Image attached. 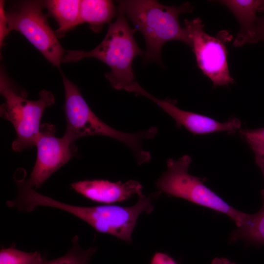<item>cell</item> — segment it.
Returning a JSON list of instances; mask_svg holds the SVG:
<instances>
[{"label":"cell","mask_w":264,"mask_h":264,"mask_svg":"<svg viewBox=\"0 0 264 264\" xmlns=\"http://www.w3.org/2000/svg\"><path fill=\"white\" fill-rule=\"evenodd\" d=\"M150 264H178L177 263L167 254L157 252L151 258Z\"/></svg>","instance_id":"20"},{"label":"cell","mask_w":264,"mask_h":264,"mask_svg":"<svg viewBox=\"0 0 264 264\" xmlns=\"http://www.w3.org/2000/svg\"><path fill=\"white\" fill-rule=\"evenodd\" d=\"M55 127L49 123L41 125L36 142L37 157L27 183L36 189L40 187L55 172L75 154V142L64 135L55 136Z\"/></svg>","instance_id":"9"},{"label":"cell","mask_w":264,"mask_h":264,"mask_svg":"<svg viewBox=\"0 0 264 264\" xmlns=\"http://www.w3.org/2000/svg\"><path fill=\"white\" fill-rule=\"evenodd\" d=\"M259 12H262L263 15L258 18L257 21V38L259 41L264 42V0L260 7Z\"/></svg>","instance_id":"21"},{"label":"cell","mask_w":264,"mask_h":264,"mask_svg":"<svg viewBox=\"0 0 264 264\" xmlns=\"http://www.w3.org/2000/svg\"><path fill=\"white\" fill-rule=\"evenodd\" d=\"M80 1L79 0H49L44 1L49 13L57 22L55 31L57 38L63 37L66 33L78 25Z\"/></svg>","instance_id":"14"},{"label":"cell","mask_w":264,"mask_h":264,"mask_svg":"<svg viewBox=\"0 0 264 264\" xmlns=\"http://www.w3.org/2000/svg\"><path fill=\"white\" fill-rule=\"evenodd\" d=\"M211 264H237L235 263L231 262L227 259L223 258H214L211 263Z\"/></svg>","instance_id":"23"},{"label":"cell","mask_w":264,"mask_h":264,"mask_svg":"<svg viewBox=\"0 0 264 264\" xmlns=\"http://www.w3.org/2000/svg\"><path fill=\"white\" fill-rule=\"evenodd\" d=\"M248 134L264 140V128L254 130H244Z\"/></svg>","instance_id":"22"},{"label":"cell","mask_w":264,"mask_h":264,"mask_svg":"<svg viewBox=\"0 0 264 264\" xmlns=\"http://www.w3.org/2000/svg\"><path fill=\"white\" fill-rule=\"evenodd\" d=\"M65 89L64 110L66 122L64 135L72 141L87 136L99 135L117 140L128 146L133 152L137 163L149 162L150 153L144 150L142 142L154 138L157 133L151 127L136 133H127L110 127L91 110L76 85L62 74Z\"/></svg>","instance_id":"3"},{"label":"cell","mask_w":264,"mask_h":264,"mask_svg":"<svg viewBox=\"0 0 264 264\" xmlns=\"http://www.w3.org/2000/svg\"><path fill=\"white\" fill-rule=\"evenodd\" d=\"M45 259L39 252H27L14 246L0 251V264H43Z\"/></svg>","instance_id":"17"},{"label":"cell","mask_w":264,"mask_h":264,"mask_svg":"<svg viewBox=\"0 0 264 264\" xmlns=\"http://www.w3.org/2000/svg\"><path fill=\"white\" fill-rule=\"evenodd\" d=\"M71 188L91 201L111 204L125 201L135 195H142L143 187L139 182L132 179L122 182L95 179L73 182Z\"/></svg>","instance_id":"11"},{"label":"cell","mask_w":264,"mask_h":264,"mask_svg":"<svg viewBox=\"0 0 264 264\" xmlns=\"http://www.w3.org/2000/svg\"><path fill=\"white\" fill-rule=\"evenodd\" d=\"M44 7V1L15 2L6 10L8 29L23 35L49 62L60 68L65 50L43 13Z\"/></svg>","instance_id":"6"},{"label":"cell","mask_w":264,"mask_h":264,"mask_svg":"<svg viewBox=\"0 0 264 264\" xmlns=\"http://www.w3.org/2000/svg\"><path fill=\"white\" fill-rule=\"evenodd\" d=\"M4 1L0 0V46L3 45L4 40L10 31L8 29L6 10L4 9Z\"/></svg>","instance_id":"19"},{"label":"cell","mask_w":264,"mask_h":264,"mask_svg":"<svg viewBox=\"0 0 264 264\" xmlns=\"http://www.w3.org/2000/svg\"><path fill=\"white\" fill-rule=\"evenodd\" d=\"M117 17L110 23L107 33L101 43L94 49L87 51L65 50L61 63L76 62L85 58H96L110 68L105 77L116 89H125L133 83L135 77L132 70L134 58L143 55L136 44L133 33L123 10L118 6Z\"/></svg>","instance_id":"2"},{"label":"cell","mask_w":264,"mask_h":264,"mask_svg":"<svg viewBox=\"0 0 264 264\" xmlns=\"http://www.w3.org/2000/svg\"><path fill=\"white\" fill-rule=\"evenodd\" d=\"M117 13L111 0H82L78 25L87 23L92 30L98 32L104 24L110 22Z\"/></svg>","instance_id":"13"},{"label":"cell","mask_w":264,"mask_h":264,"mask_svg":"<svg viewBox=\"0 0 264 264\" xmlns=\"http://www.w3.org/2000/svg\"><path fill=\"white\" fill-rule=\"evenodd\" d=\"M118 6L132 22L135 31H139L144 37L145 61L159 64L162 47L171 41H179L191 47L188 33L178 20L180 14L192 11L193 6L190 2L167 6L156 0H128L120 1Z\"/></svg>","instance_id":"1"},{"label":"cell","mask_w":264,"mask_h":264,"mask_svg":"<svg viewBox=\"0 0 264 264\" xmlns=\"http://www.w3.org/2000/svg\"><path fill=\"white\" fill-rule=\"evenodd\" d=\"M126 90L150 99L174 119L177 128L183 127L194 134H202L220 132L231 133L239 129L241 126V122L236 118L220 122L203 115L182 110L176 106L174 101L167 99L162 100L154 97L135 81L128 87Z\"/></svg>","instance_id":"10"},{"label":"cell","mask_w":264,"mask_h":264,"mask_svg":"<svg viewBox=\"0 0 264 264\" xmlns=\"http://www.w3.org/2000/svg\"><path fill=\"white\" fill-rule=\"evenodd\" d=\"M241 133L254 153L256 163L264 176V140L251 135L244 130L241 131ZM261 194L263 200H264V189Z\"/></svg>","instance_id":"18"},{"label":"cell","mask_w":264,"mask_h":264,"mask_svg":"<svg viewBox=\"0 0 264 264\" xmlns=\"http://www.w3.org/2000/svg\"><path fill=\"white\" fill-rule=\"evenodd\" d=\"M96 251L97 248L92 246L83 249L79 243V237L76 235L72 240L71 247L65 255L52 260L46 259L43 264H89Z\"/></svg>","instance_id":"16"},{"label":"cell","mask_w":264,"mask_h":264,"mask_svg":"<svg viewBox=\"0 0 264 264\" xmlns=\"http://www.w3.org/2000/svg\"><path fill=\"white\" fill-rule=\"evenodd\" d=\"M0 92L5 99L0 107V117L12 124L17 134L12 144L13 150L20 152L35 146L43 113L54 104V95L43 89L38 100H28L14 88L3 71H0Z\"/></svg>","instance_id":"4"},{"label":"cell","mask_w":264,"mask_h":264,"mask_svg":"<svg viewBox=\"0 0 264 264\" xmlns=\"http://www.w3.org/2000/svg\"><path fill=\"white\" fill-rule=\"evenodd\" d=\"M191 162L188 155L177 159H168L166 170L156 182L158 191L222 213L233 220L237 227L240 226L247 214L229 205L205 185L202 178L190 175L188 169Z\"/></svg>","instance_id":"5"},{"label":"cell","mask_w":264,"mask_h":264,"mask_svg":"<svg viewBox=\"0 0 264 264\" xmlns=\"http://www.w3.org/2000/svg\"><path fill=\"white\" fill-rule=\"evenodd\" d=\"M264 0H223L218 2L227 7L238 21L240 29L233 43L238 47L258 42L257 13Z\"/></svg>","instance_id":"12"},{"label":"cell","mask_w":264,"mask_h":264,"mask_svg":"<svg viewBox=\"0 0 264 264\" xmlns=\"http://www.w3.org/2000/svg\"><path fill=\"white\" fill-rule=\"evenodd\" d=\"M161 193L158 191L148 196L141 195L136 203L129 207L112 204L88 206L84 222L98 232L131 243L139 216L143 213L150 214L153 212L152 201Z\"/></svg>","instance_id":"8"},{"label":"cell","mask_w":264,"mask_h":264,"mask_svg":"<svg viewBox=\"0 0 264 264\" xmlns=\"http://www.w3.org/2000/svg\"><path fill=\"white\" fill-rule=\"evenodd\" d=\"M261 209L248 214L243 223L231 234V242L242 240L256 245H264V200Z\"/></svg>","instance_id":"15"},{"label":"cell","mask_w":264,"mask_h":264,"mask_svg":"<svg viewBox=\"0 0 264 264\" xmlns=\"http://www.w3.org/2000/svg\"><path fill=\"white\" fill-rule=\"evenodd\" d=\"M189 35L198 67L213 82L214 87L234 83L228 69L226 44L232 36L226 30L212 36L204 30L199 18L184 20V27Z\"/></svg>","instance_id":"7"}]
</instances>
